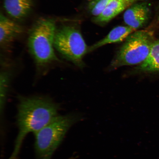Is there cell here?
I'll return each mask as SVG.
<instances>
[{"mask_svg": "<svg viewBox=\"0 0 159 159\" xmlns=\"http://www.w3.org/2000/svg\"><path fill=\"white\" fill-rule=\"evenodd\" d=\"M10 78V74L8 72L6 71H2L0 75V108L1 113L5 106Z\"/></svg>", "mask_w": 159, "mask_h": 159, "instance_id": "obj_12", "label": "cell"}, {"mask_svg": "<svg viewBox=\"0 0 159 159\" xmlns=\"http://www.w3.org/2000/svg\"><path fill=\"white\" fill-rule=\"evenodd\" d=\"M23 28L1 14L0 16V43L5 46L12 43L23 33Z\"/></svg>", "mask_w": 159, "mask_h": 159, "instance_id": "obj_8", "label": "cell"}, {"mask_svg": "<svg viewBox=\"0 0 159 159\" xmlns=\"http://www.w3.org/2000/svg\"><path fill=\"white\" fill-rule=\"evenodd\" d=\"M74 115H58L34 134L35 148L39 159H51L69 129L79 120Z\"/></svg>", "mask_w": 159, "mask_h": 159, "instance_id": "obj_3", "label": "cell"}, {"mask_svg": "<svg viewBox=\"0 0 159 159\" xmlns=\"http://www.w3.org/2000/svg\"><path fill=\"white\" fill-rule=\"evenodd\" d=\"M56 29L54 20L42 18L36 22L30 30L28 46L39 67H44L59 61L53 49Z\"/></svg>", "mask_w": 159, "mask_h": 159, "instance_id": "obj_2", "label": "cell"}, {"mask_svg": "<svg viewBox=\"0 0 159 159\" xmlns=\"http://www.w3.org/2000/svg\"><path fill=\"white\" fill-rule=\"evenodd\" d=\"M137 69L143 72L159 71V39L154 41L148 57Z\"/></svg>", "mask_w": 159, "mask_h": 159, "instance_id": "obj_11", "label": "cell"}, {"mask_svg": "<svg viewBox=\"0 0 159 159\" xmlns=\"http://www.w3.org/2000/svg\"><path fill=\"white\" fill-rule=\"evenodd\" d=\"M154 41L152 31H135L125 39L111 63V68L141 64L148 57Z\"/></svg>", "mask_w": 159, "mask_h": 159, "instance_id": "obj_4", "label": "cell"}, {"mask_svg": "<svg viewBox=\"0 0 159 159\" xmlns=\"http://www.w3.org/2000/svg\"><path fill=\"white\" fill-rule=\"evenodd\" d=\"M112 0H90L87 5L89 13L94 17L98 16Z\"/></svg>", "mask_w": 159, "mask_h": 159, "instance_id": "obj_13", "label": "cell"}, {"mask_svg": "<svg viewBox=\"0 0 159 159\" xmlns=\"http://www.w3.org/2000/svg\"><path fill=\"white\" fill-rule=\"evenodd\" d=\"M6 11L13 18L20 20L28 15L32 10V0H3Z\"/></svg>", "mask_w": 159, "mask_h": 159, "instance_id": "obj_9", "label": "cell"}, {"mask_svg": "<svg viewBox=\"0 0 159 159\" xmlns=\"http://www.w3.org/2000/svg\"><path fill=\"white\" fill-rule=\"evenodd\" d=\"M59 107L47 98H22L18 107V134L14 148L8 159H16L25 138L30 133L35 134L58 116Z\"/></svg>", "mask_w": 159, "mask_h": 159, "instance_id": "obj_1", "label": "cell"}, {"mask_svg": "<svg viewBox=\"0 0 159 159\" xmlns=\"http://www.w3.org/2000/svg\"><path fill=\"white\" fill-rule=\"evenodd\" d=\"M151 14L150 6L146 2H137L125 11L123 18L127 26L136 30L146 25Z\"/></svg>", "mask_w": 159, "mask_h": 159, "instance_id": "obj_6", "label": "cell"}, {"mask_svg": "<svg viewBox=\"0 0 159 159\" xmlns=\"http://www.w3.org/2000/svg\"><path fill=\"white\" fill-rule=\"evenodd\" d=\"M54 47L63 57L79 67L84 66L83 59L89 52L80 32L74 26L64 25L56 30Z\"/></svg>", "mask_w": 159, "mask_h": 159, "instance_id": "obj_5", "label": "cell"}, {"mask_svg": "<svg viewBox=\"0 0 159 159\" xmlns=\"http://www.w3.org/2000/svg\"><path fill=\"white\" fill-rule=\"evenodd\" d=\"M136 31L128 26H119L115 27L104 39L89 47V52L105 45L120 42L126 39L129 35Z\"/></svg>", "mask_w": 159, "mask_h": 159, "instance_id": "obj_10", "label": "cell"}, {"mask_svg": "<svg viewBox=\"0 0 159 159\" xmlns=\"http://www.w3.org/2000/svg\"><path fill=\"white\" fill-rule=\"evenodd\" d=\"M144 0H112L102 13L94 17L93 21L97 24L104 25L137 2Z\"/></svg>", "mask_w": 159, "mask_h": 159, "instance_id": "obj_7", "label": "cell"}, {"mask_svg": "<svg viewBox=\"0 0 159 159\" xmlns=\"http://www.w3.org/2000/svg\"><path fill=\"white\" fill-rule=\"evenodd\" d=\"M73 159L72 158H71V159Z\"/></svg>", "mask_w": 159, "mask_h": 159, "instance_id": "obj_15", "label": "cell"}, {"mask_svg": "<svg viewBox=\"0 0 159 159\" xmlns=\"http://www.w3.org/2000/svg\"><path fill=\"white\" fill-rule=\"evenodd\" d=\"M158 19H159V6L158 9Z\"/></svg>", "mask_w": 159, "mask_h": 159, "instance_id": "obj_14", "label": "cell"}]
</instances>
